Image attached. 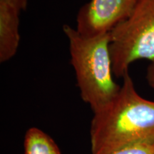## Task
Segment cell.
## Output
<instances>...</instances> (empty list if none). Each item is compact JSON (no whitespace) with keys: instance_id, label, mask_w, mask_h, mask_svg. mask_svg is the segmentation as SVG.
Masks as SVG:
<instances>
[{"instance_id":"obj_2","label":"cell","mask_w":154,"mask_h":154,"mask_svg":"<svg viewBox=\"0 0 154 154\" xmlns=\"http://www.w3.org/2000/svg\"><path fill=\"white\" fill-rule=\"evenodd\" d=\"M63 32L81 98L94 113L112 101L121 88L113 79L109 32L84 36L68 24Z\"/></svg>"},{"instance_id":"obj_9","label":"cell","mask_w":154,"mask_h":154,"mask_svg":"<svg viewBox=\"0 0 154 154\" xmlns=\"http://www.w3.org/2000/svg\"><path fill=\"white\" fill-rule=\"evenodd\" d=\"M146 77L149 86L154 90V61H151L148 66Z\"/></svg>"},{"instance_id":"obj_4","label":"cell","mask_w":154,"mask_h":154,"mask_svg":"<svg viewBox=\"0 0 154 154\" xmlns=\"http://www.w3.org/2000/svg\"><path fill=\"white\" fill-rule=\"evenodd\" d=\"M138 0H91L81 7L76 29L84 36L109 32L129 16Z\"/></svg>"},{"instance_id":"obj_3","label":"cell","mask_w":154,"mask_h":154,"mask_svg":"<svg viewBox=\"0 0 154 154\" xmlns=\"http://www.w3.org/2000/svg\"><path fill=\"white\" fill-rule=\"evenodd\" d=\"M110 52L116 78L140 59L154 61V0H138L129 16L110 32Z\"/></svg>"},{"instance_id":"obj_6","label":"cell","mask_w":154,"mask_h":154,"mask_svg":"<svg viewBox=\"0 0 154 154\" xmlns=\"http://www.w3.org/2000/svg\"><path fill=\"white\" fill-rule=\"evenodd\" d=\"M24 154H61L59 147L49 135L37 127H31L24 138Z\"/></svg>"},{"instance_id":"obj_8","label":"cell","mask_w":154,"mask_h":154,"mask_svg":"<svg viewBox=\"0 0 154 154\" xmlns=\"http://www.w3.org/2000/svg\"><path fill=\"white\" fill-rule=\"evenodd\" d=\"M29 0H0V4H5L16 9L19 13L26 10Z\"/></svg>"},{"instance_id":"obj_1","label":"cell","mask_w":154,"mask_h":154,"mask_svg":"<svg viewBox=\"0 0 154 154\" xmlns=\"http://www.w3.org/2000/svg\"><path fill=\"white\" fill-rule=\"evenodd\" d=\"M112 101L93 113L91 154H111L137 144L154 146V101L144 99L129 73Z\"/></svg>"},{"instance_id":"obj_5","label":"cell","mask_w":154,"mask_h":154,"mask_svg":"<svg viewBox=\"0 0 154 154\" xmlns=\"http://www.w3.org/2000/svg\"><path fill=\"white\" fill-rule=\"evenodd\" d=\"M20 14L10 6L0 4V62L14 57L20 42Z\"/></svg>"},{"instance_id":"obj_7","label":"cell","mask_w":154,"mask_h":154,"mask_svg":"<svg viewBox=\"0 0 154 154\" xmlns=\"http://www.w3.org/2000/svg\"><path fill=\"white\" fill-rule=\"evenodd\" d=\"M111 154H154V146L137 144L117 150Z\"/></svg>"}]
</instances>
